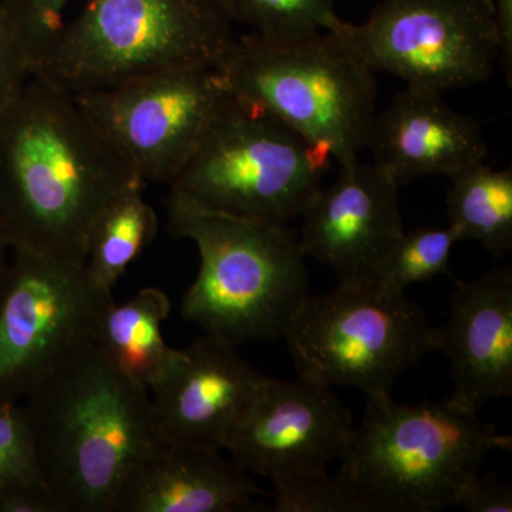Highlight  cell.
Listing matches in <instances>:
<instances>
[{
	"mask_svg": "<svg viewBox=\"0 0 512 512\" xmlns=\"http://www.w3.org/2000/svg\"><path fill=\"white\" fill-rule=\"evenodd\" d=\"M136 184L146 183L45 74L0 110V238L10 251L84 265L94 224Z\"/></svg>",
	"mask_w": 512,
	"mask_h": 512,
	"instance_id": "obj_1",
	"label": "cell"
},
{
	"mask_svg": "<svg viewBox=\"0 0 512 512\" xmlns=\"http://www.w3.org/2000/svg\"><path fill=\"white\" fill-rule=\"evenodd\" d=\"M26 397L40 471L63 512H114L128 473L156 441L147 387L94 342Z\"/></svg>",
	"mask_w": 512,
	"mask_h": 512,
	"instance_id": "obj_2",
	"label": "cell"
},
{
	"mask_svg": "<svg viewBox=\"0 0 512 512\" xmlns=\"http://www.w3.org/2000/svg\"><path fill=\"white\" fill-rule=\"evenodd\" d=\"M168 229L175 238L191 239L201 256L181 305L187 322L235 346L284 338L309 295L306 256L295 231L208 210L174 192Z\"/></svg>",
	"mask_w": 512,
	"mask_h": 512,
	"instance_id": "obj_3",
	"label": "cell"
},
{
	"mask_svg": "<svg viewBox=\"0 0 512 512\" xmlns=\"http://www.w3.org/2000/svg\"><path fill=\"white\" fill-rule=\"evenodd\" d=\"M215 69L232 97L268 111L336 163L366 148L375 72L336 33L235 37Z\"/></svg>",
	"mask_w": 512,
	"mask_h": 512,
	"instance_id": "obj_4",
	"label": "cell"
},
{
	"mask_svg": "<svg viewBox=\"0 0 512 512\" xmlns=\"http://www.w3.org/2000/svg\"><path fill=\"white\" fill-rule=\"evenodd\" d=\"M512 437L446 402L404 404L392 394L367 397L339 473L380 512H434L453 507L460 485Z\"/></svg>",
	"mask_w": 512,
	"mask_h": 512,
	"instance_id": "obj_5",
	"label": "cell"
},
{
	"mask_svg": "<svg viewBox=\"0 0 512 512\" xmlns=\"http://www.w3.org/2000/svg\"><path fill=\"white\" fill-rule=\"evenodd\" d=\"M234 23L227 0H89L36 73L82 94L173 67L215 69Z\"/></svg>",
	"mask_w": 512,
	"mask_h": 512,
	"instance_id": "obj_6",
	"label": "cell"
},
{
	"mask_svg": "<svg viewBox=\"0 0 512 512\" xmlns=\"http://www.w3.org/2000/svg\"><path fill=\"white\" fill-rule=\"evenodd\" d=\"M332 160L268 111L229 94L168 185L208 210L286 225L311 204Z\"/></svg>",
	"mask_w": 512,
	"mask_h": 512,
	"instance_id": "obj_7",
	"label": "cell"
},
{
	"mask_svg": "<svg viewBox=\"0 0 512 512\" xmlns=\"http://www.w3.org/2000/svg\"><path fill=\"white\" fill-rule=\"evenodd\" d=\"M433 329L407 295L338 284L303 299L284 339L298 376L369 397L392 394L397 377L433 350Z\"/></svg>",
	"mask_w": 512,
	"mask_h": 512,
	"instance_id": "obj_8",
	"label": "cell"
},
{
	"mask_svg": "<svg viewBox=\"0 0 512 512\" xmlns=\"http://www.w3.org/2000/svg\"><path fill=\"white\" fill-rule=\"evenodd\" d=\"M333 33L373 72L440 94L487 82L501 55L493 0H382Z\"/></svg>",
	"mask_w": 512,
	"mask_h": 512,
	"instance_id": "obj_9",
	"label": "cell"
},
{
	"mask_svg": "<svg viewBox=\"0 0 512 512\" xmlns=\"http://www.w3.org/2000/svg\"><path fill=\"white\" fill-rule=\"evenodd\" d=\"M0 305V402L16 403L96 342L111 293L82 264L16 249Z\"/></svg>",
	"mask_w": 512,
	"mask_h": 512,
	"instance_id": "obj_10",
	"label": "cell"
},
{
	"mask_svg": "<svg viewBox=\"0 0 512 512\" xmlns=\"http://www.w3.org/2000/svg\"><path fill=\"white\" fill-rule=\"evenodd\" d=\"M74 96L144 183L170 184L229 93L214 67L183 66Z\"/></svg>",
	"mask_w": 512,
	"mask_h": 512,
	"instance_id": "obj_11",
	"label": "cell"
},
{
	"mask_svg": "<svg viewBox=\"0 0 512 512\" xmlns=\"http://www.w3.org/2000/svg\"><path fill=\"white\" fill-rule=\"evenodd\" d=\"M355 423L332 387L298 376L264 377L225 450L245 471L276 481L328 470Z\"/></svg>",
	"mask_w": 512,
	"mask_h": 512,
	"instance_id": "obj_12",
	"label": "cell"
},
{
	"mask_svg": "<svg viewBox=\"0 0 512 512\" xmlns=\"http://www.w3.org/2000/svg\"><path fill=\"white\" fill-rule=\"evenodd\" d=\"M329 188H320L303 217L299 244L338 276V284H369L403 234L399 190L372 163L359 157L339 164Z\"/></svg>",
	"mask_w": 512,
	"mask_h": 512,
	"instance_id": "obj_13",
	"label": "cell"
},
{
	"mask_svg": "<svg viewBox=\"0 0 512 512\" xmlns=\"http://www.w3.org/2000/svg\"><path fill=\"white\" fill-rule=\"evenodd\" d=\"M265 376L237 346L204 333L153 387L151 430L158 443L225 450Z\"/></svg>",
	"mask_w": 512,
	"mask_h": 512,
	"instance_id": "obj_14",
	"label": "cell"
},
{
	"mask_svg": "<svg viewBox=\"0 0 512 512\" xmlns=\"http://www.w3.org/2000/svg\"><path fill=\"white\" fill-rule=\"evenodd\" d=\"M433 350L450 363L454 406L480 413L491 400L512 396L510 266L456 281L447 322L433 329Z\"/></svg>",
	"mask_w": 512,
	"mask_h": 512,
	"instance_id": "obj_15",
	"label": "cell"
},
{
	"mask_svg": "<svg viewBox=\"0 0 512 512\" xmlns=\"http://www.w3.org/2000/svg\"><path fill=\"white\" fill-rule=\"evenodd\" d=\"M366 148L399 188L424 177L450 178L488 156L481 123L451 109L440 93L413 87L375 113Z\"/></svg>",
	"mask_w": 512,
	"mask_h": 512,
	"instance_id": "obj_16",
	"label": "cell"
},
{
	"mask_svg": "<svg viewBox=\"0 0 512 512\" xmlns=\"http://www.w3.org/2000/svg\"><path fill=\"white\" fill-rule=\"evenodd\" d=\"M258 494L248 471L221 451L154 441L124 480L114 512L256 511Z\"/></svg>",
	"mask_w": 512,
	"mask_h": 512,
	"instance_id": "obj_17",
	"label": "cell"
},
{
	"mask_svg": "<svg viewBox=\"0 0 512 512\" xmlns=\"http://www.w3.org/2000/svg\"><path fill=\"white\" fill-rule=\"evenodd\" d=\"M170 309V299L161 289L144 288L130 301L111 302L97 328L96 343L111 363L147 389H153L181 357V350L167 345L161 330Z\"/></svg>",
	"mask_w": 512,
	"mask_h": 512,
	"instance_id": "obj_18",
	"label": "cell"
},
{
	"mask_svg": "<svg viewBox=\"0 0 512 512\" xmlns=\"http://www.w3.org/2000/svg\"><path fill=\"white\" fill-rule=\"evenodd\" d=\"M448 225L458 242L476 241L501 259L512 248V170H494L484 161L451 175Z\"/></svg>",
	"mask_w": 512,
	"mask_h": 512,
	"instance_id": "obj_19",
	"label": "cell"
},
{
	"mask_svg": "<svg viewBox=\"0 0 512 512\" xmlns=\"http://www.w3.org/2000/svg\"><path fill=\"white\" fill-rule=\"evenodd\" d=\"M144 185H133L120 194L90 232L84 268L100 291L111 293L128 266L156 238L158 218L144 200Z\"/></svg>",
	"mask_w": 512,
	"mask_h": 512,
	"instance_id": "obj_20",
	"label": "cell"
},
{
	"mask_svg": "<svg viewBox=\"0 0 512 512\" xmlns=\"http://www.w3.org/2000/svg\"><path fill=\"white\" fill-rule=\"evenodd\" d=\"M457 242L450 225L403 231L367 285L383 295L399 296L406 295L414 284L430 282L439 275L451 276V251Z\"/></svg>",
	"mask_w": 512,
	"mask_h": 512,
	"instance_id": "obj_21",
	"label": "cell"
},
{
	"mask_svg": "<svg viewBox=\"0 0 512 512\" xmlns=\"http://www.w3.org/2000/svg\"><path fill=\"white\" fill-rule=\"evenodd\" d=\"M235 22L258 35L288 39L316 32H336L343 20L333 0H227Z\"/></svg>",
	"mask_w": 512,
	"mask_h": 512,
	"instance_id": "obj_22",
	"label": "cell"
},
{
	"mask_svg": "<svg viewBox=\"0 0 512 512\" xmlns=\"http://www.w3.org/2000/svg\"><path fill=\"white\" fill-rule=\"evenodd\" d=\"M275 512H380L348 478L328 470L272 481Z\"/></svg>",
	"mask_w": 512,
	"mask_h": 512,
	"instance_id": "obj_23",
	"label": "cell"
},
{
	"mask_svg": "<svg viewBox=\"0 0 512 512\" xmlns=\"http://www.w3.org/2000/svg\"><path fill=\"white\" fill-rule=\"evenodd\" d=\"M40 485L46 483L25 406L0 402V497Z\"/></svg>",
	"mask_w": 512,
	"mask_h": 512,
	"instance_id": "obj_24",
	"label": "cell"
},
{
	"mask_svg": "<svg viewBox=\"0 0 512 512\" xmlns=\"http://www.w3.org/2000/svg\"><path fill=\"white\" fill-rule=\"evenodd\" d=\"M35 69L64 26V9L69 0H2Z\"/></svg>",
	"mask_w": 512,
	"mask_h": 512,
	"instance_id": "obj_25",
	"label": "cell"
},
{
	"mask_svg": "<svg viewBox=\"0 0 512 512\" xmlns=\"http://www.w3.org/2000/svg\"><path fill=\"white\" fill-rule=\"evenodd\" d=\"M35 64L0 0V110L22 93Z\"/></svg>",
	"mask_w": 512,
	"mask_h": 512,
	"instance_id": "obj_26",
	"label": "cell"
},
{
	"mask_svg": "<svg viewBox=\"0 0 512 512\" xmlns=\"http://www.w3.org/2000/svg\"><path fill=\"white\" fill-rule=\"evenodd\" d=\"M453 507L470 512H511L512 488L494 473L477 471L460 485Z\"/></svg>",
	"mask_w": 512,
	"mask_h": 512,
	"instance_id": "obj_27",
	"label": "cell"
},
{
	"mask_svg": "<svg viewBox=\"0 0 512 512\" xmlns=\"http://www.w3.org/2000/svg\"><path fill=\"white\" fill-rule=\"evenodd\" d=\"M0 512H63L55 495L46 487H28L0 497Z\"/></svg>",
	"mask_w": 512,
	"mask_h": 512,
	"instance_id": "obj_28",
	"label": "cell"
},
{
	"mask_svg": "<svg viewBox=\"0 0 512 512\" xmlns=\"http://www.w3.org/2000/svg\"><path fill=\"white\" fill-rule=\"evenodd\" d=\"M495 22L500 33L501 55L508 84L512 74V0H493Z\"/></svg>",
	"mask_w": 512,
	"mask_h": 512,
	"instance_id": "obj_29",
	"label": "cell"
},
{
	"mask_svg": "<svg viewBox=\"0 0 512 512\" xmlns=\"http://www.w3.org/2000/svg\"><path fill=\"white\" fill-rule=\"evenodd\" d=\"M10 248L0 238V305L9 288L10 274H12V261L9 259Z\"/></svg>",
	"mask_w": 512,
	"mask_h": 512,
	"instance_id": "obj_30",
	"label": "cell"
}]
</instances>
